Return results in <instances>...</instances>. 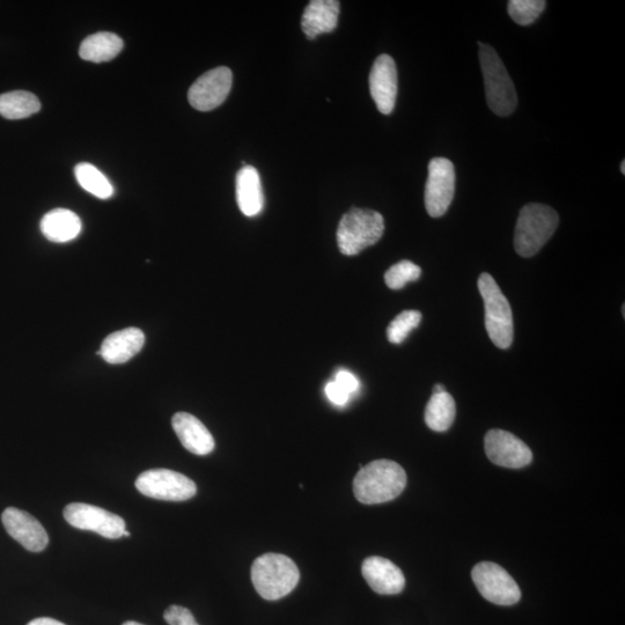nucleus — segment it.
Instances as JSON below:
<instances>
[{"mask_svg": "<svg viewBox=\"0 0 625 625\" xmlns=\"http://www.w3.org/2000/svg\"><path fill=\"white\" fill-rule=\"evenodd\" d=\"M2 521L6 532L14 540L18 541L22 547L33 551V553H41V551L47 548L49 543L48 533L40 524V521L36 520L31 514L16 509V507H9V509L3 512Z\"/></svg>", "mask_w": 625, "mask_h": 625, "instance_id": "ddd939ff", "label": "nucleus"}, {"mask_svg": "<svg viewBox=\"0 0 625 625\" xmlns=\"http://www.w3.org/2000/svg\"><path fill=\"white\" fill-rule=\"evenodd\" d=\"M560 224L558 213L540 203L527 204L519 213L514 248L522 257H532L547 244Z\"/></svg>", "mask_w": 625, "mask_h": 625, "instance_id": "7ed1b4c3", "label": "nucleus"}, {"mask_svg": "<svg viewBox=\"0 0 625 625\" xmlns=\"http://www.w3.org/2000/svg\"><path fill=\"white\" fill-rule=\"evenodd\" d=\"M621 172L623 175H625V161L624 160L622 161V164H621Z\"/></svg>", "mask_w": 625, "mask_h": 625, "instance_id": "72a5a7b5", "label": "nucleus"}, {"mask_svg": "<svg viewBox=\"0 0 625 625\" xmlns=\"http://www.w3.org/2000/svg\"><path fill=\"white\" fill-rule=\"evenodd\" d=\"M145 344V335L141 329L127 328L110 334L101 345L99 355L108 364L119 365L129 362Z\"/></svg>", "mask_w": 625, "mask_h": 625, "instance_id": "f3484780", "label": "nucleus"}, {"mask_svg": "<svg viewBox=\"0 0 625 625\" xmlns=\"http://www.w3.org/2000/svg\"><path fill=\"white\" fill-rule=\"evenodd\" d=\"M546 6L543 0H511L509 14L518 25L529 26L540 18Z\"/></svg>", "mask_w": 625, "mask_h": 625, "instance_id": "393cba45", "label": "nucleus"}, {"mask_svg": "<svg viewBox=\"0 0 625 625\" xmlns=\"http://www.w3.org/2000/svg\"><path fill=\"white\" fill-rule=\"evenodd\" d=\"M63 514L72 527L98 533L106 539H120L125 531V521L120 516L98 506L72 503Z\"/></svg>", "mask_w": 625, "mask_h": 625, "instance_id": "9d476101", "label": "nucleus"}, {"mask_svg": "<svg viewBox=\"0 0 625 625\" xmlns=\"http://www.w3.org/2000/svg\"><path fill=\"white\" fill-rule=\"evenodd\" d=\"M370 91L381 114L393 113L397 97V70L393 58L380 55L370 73Z\"/></svg>", "mask_w": 625, "mask_h": 625, "instance_id": "4468645a", "label": "nucleus"}, {"mask_svg": "<svg viewBox=\"0 0 625 625\" xmlns=\"http://www.w3.org/2000/svg\"><path fill=\"white\" fill-rule=\"evenodd\" d=\"M407 474L391 460H377L360 467L354 481V492L360 503L367 505L391 502L406 489Z\"/></svg>", "mask_w": 625, "mask_h": 625, "instance_id": "f257e3e1", "label": "nucleus"}, {"mask_svg": "<svg viewBox=\"0 0 625 625\" xmlns=\"http://www.w3.org/2000/svg\"><path fill=\"white\" fill-rule=\"evenodd\" d=\"M232 82V71L225 66L204 73L190 87L189 104L200 112H210L216 109L229 97Z\"/></svg>", "mask_w": 625, "mask_h": 625, "instance_id": "9b49d317", "label": "nucleus"}, {"mask_svg": "<svg viewBox=\"0 0 625 625\" xmlns=\"http://www.w3.org/2000/svg\"><path fill=\"white\" fill-rule=\"evenodd\" d=\"M455 414L457 407L451 394H433L425 409V423L433 431L445 432L451 428Z\"/></svg>", "mask_w": 625, "mask_h": 625, "instance_id": "4be33fe9", "label": "nucleus"}, {"mask_svg": "<svg viewBox=\"0 0 625 625\" xmlns=\"http://www.w3.org/2000/svg\"><path fill=\"white\" fill-rule=\"evenodd\" d=\"M82 220L68 209H55L41 220V232L51 242L65 244L82 232Z\"/></svg>", "mask_w": 625, "mask_h": 625, "instance_id": "aec40b11", "label": "nucleus"}, {"mask_svg": "<svg viewBox=\"0 0 625 625\" xmlns=\"http://www.w3.org/2000/svg\"><path fill=\"white\" fill-rule=\"evenodd\" d=\"M484 447L489 460L500 467L524 468L533 460V453L524 441L504 430L489 431Z\"/></svg>", "mask_w": 625, "mask_h": 625, "instance_id": "f8f14e48", "label": "nucleus"}, {"mask_svg": "<svg viewBox=\"0 0 625 625\" xmlns=\"http://www.w3.org/2000/svg\"><path fill=\"white\" fill-rule=\"evenodd\" d=\"M362 573L366 583L378 594H399L406 586V578L399 566L384 557L366 558L362 565Z\"/></svg>", "mask_w": 625, "mask_h": 625, "instance_id": "2eb2a0df", "label": "nucleus"}, {"mask_svg": "<svg viewBox=\"0 0 625 625\" xmlns=\"http://www.w3.org/2000/svg\"><path fill=\"white\" fill-rule=\"evenodd\" d=\"M27 625H65L60 621H56L54 619H48V617H41V619L33 620L29 622Z\"/></svg>", "mask_w": 625, "mask_h": 625, "instance_id": "7c9ffc66", "label": "nucleus"}, {"mask_svg": "<svg viewBox=\"0 0 625 625\" xmlns=\"http://www.w3.org/2000/svg\"><path fill=\"white\" fill-rule=\"evenodd\" d=\"M446 392V389L443 385H436L435 388H433V394H440V393H444Z\"/></svg>", "mask_w": 625, "mask_h": 625, "instance_id": "2f4dec72", "label": "nucleus"}, {"mask_svg": "<svg viewBox=\"0 0 625 625\" xmlns=\"http://www.w3.org/2000/svg\"><path fill=\"white\" fill-rule=\"evenodd\" d=\"M455 194V168L451 160L435 158L429 164L425 208L432 218L444 216Z\"/></svg>", "mask_w": 625, "mask_h": 625, "instance_id": "1a4fd4ad", "label": "nucleus"}, {"mask_svg": "<svg viewBox=\"0 0 625 625\" xmlns=\"http://www.w3.org/2000/svg\"><path fill=\"white\" fill-rule=\"evenodd\" d=\"M422 321V314L418 311H404L397 315L387 328L388 341L400 344L415 330Z\"/></svg>", "mask_w": 625, "mask_h": 625, "instance_id": "a878e982", "label": "nucleus"}, {"mask_svg": "<svg viewBox=\"0 0 625 625\" xmlns=\"http://www.w3.org/2000/svg\"><path fill=\"white\" fill-rule=\"evenodd\" d=\"M130 535H131L130 532H128L127 529H125L123 536H130Z\"/></svg>", "mask_w": 625, "mask_h": 625, "instance_id": "f704fd0d", "label": "nucleus"}, {"mask_svg": "<svg viewBox=\"0 0 625 625\" xmlns=\"http://www.w3.org/2000/svg\"><path fill=\"white\" fill-rule=\"evenodd\" d=\"M300 572L290 557L264 554L252 566V582L263 599L275 601L289 595L297 587Z\"/></svg>", "mask_w": 625, "mask_h": 625, "instance_id": "f03ea898", "label": "nucleus"}, {"mask_svg": "<svg viewBox=\"0 0 625 625\" xmlns=\"http://www.w3.org/2000/svg\"><path fill=\"white\" fill-rule=\"evenodd\" d=\"M41 102L27 91H13L0 95V115L7 120H21L39 113Z\"/></svg>", "mask_w": 625, "mask_h": 625, "instance_id": "5701e85b", "label": "nucleus"}, {"mask_svg": "<svg viewBox=\"0 0 625 625\" xmlns=\"http://www.w3.org/2000/svg\"><path fill=\"white\" fill-rule=\"evenodd\" d=\"M237 202L247 217L260 215L264 207V195L259 172L253 166H244L237 175Z\"/></svg>", "mask_w": 625, "mask_h": 625, "instance_id": "6ab92c4d", "label": "nucleus"}, {"mask_svg": "<svg viewBox=\"0 0 625 625\" xmlns=\"http://www.w3.org/2000/svg\"><path fill=\"white\" fill-rule=\"evenodd\" d=\"M479 290L484 300L485 328L490 340L499 349H509L513 342V316L509 300L499 289L494 277L482 274Z\"/></svg>", "mask_w": 625, "mask_h": 625, "instance_id": "423d86ee", "label": "nucleus"}, {"mask_svg": "<svg viewBox=\"0 0 625 625\" xmlns=\"http://www.w3.org/2000/svg\"><path fill=\"white\" fill-rule=\"evenodd\" d=\"M338 384L347 389V391L354 396L360 387L359 380L355 377L354 374L347 370L338 371L335 375V379Z\"/></svg>", "mask_w": 625, "mask_h": 625, "instance_id": "c756f323", "label": "nucleus"}, {"mask_svg": "<svg viewBox=\"0 0 625 625\" xmlns=\"http://www.w3.org/2000/svg\"><path fill=\"white\" fill-rule=\"evenodd\" d=\"M326 395L330 402L337 407H344L350 400L352 395L335 380L328 382L325 388Z\"/></svg>", "mask_w": 625, "mask_h": 625, "instance_id": "c85d7f7f", "label": "nucleus"}, {"mask_svg": "<svg viewBox=\"0 0 625 625\" xmlns=\"http://www.w3.org/2000/svg\"><path fill=\"white\" fill-rule=\"evenodd\" d=\"M123 625H144V624H141L135 621H128V622H125Z\"/></svg>", "mask_w": 625, "mask_h": 625, "instance_id": "473e14b6", "label": "nucleus"}, {"mask_svg": "<svg viewBox=\"0 0 625 625\" xmlns=\"http://www.w3.org/2000/svg\"><path fill=\"white\" fill-rule=\"evenodd\" d=\"M136 488L146 497L167 502H185L197 494L194 481L168 469L147 470L138 476Z\"/></svg>", "mask_w": 625, "mask_h": 625, "instance_id": "0eeeda50", "label": "nucleus"}, {"mask_svg": "<svg viewBox=\"0 0 625 625\" xmlns=\"http://www.w3.org/2000/svg\"><path fill=\"white\" fill-rule=\"evenodd\" d=\"M173 429L187 451L196 455H208L215 450V439L200 419L188 413L175 414Z\"/></svg>", "mask_w": 625, "mask_h": 625, "instance_id": "dca6fc26", "label": "nucleus"}, {"mask_svg": "<svg viewBox=\"0 0 625 625\" xmlns=\"http://www.w3.org/2000/svg\"><path fill=\"white\" fill-rule=\"evenodd\" d=\"M340 5L337 0H313L307 5L301 27L308 39L315 40L321 34L334 31L340 16Z\"/></svg>", "mask_w": 625, "mask_h": 625, "instance_id": "a211bd4d", "label": "nucleus"}, {"mask_svg": "<svg viewBox=\"0 0 625 625\" xmlns=\"http://www.w3.org/2000/svg\"><path fill=\"white\" fill-rule=\"evenodd\" d=\"M422 275V269L411 261H401L389 268L385 274V282L389 289L400 290L408 283L415 282Z\"/></svg>", "mask_w": 625, "mask_h": 625, "instance_id": "bb28decb", "label": "nucleus"}, {"mask_svg": "<svg viewBox=\"0 0 625 625\" xmlns=\"http://www.w3.org/2000/svg\"><path fill=\"white\" fill-rule=\"evenodd\" d=\"M124 47L120 36L109 32L95 33L88 36L79 49L83 60L93 63H104L114 60Z\"/></svg>", "mask_w": 625, "mask_h": 625, "instance_id": "412c9836", "label": "nucleus"}, {"mask_svg": "<svg viewBox=\"0 0 625 625\" xmlns=\"http://www.w3.org/2000/svg\"><path fill=\"white\" fill-rule=\"evenodd\" d=\"M472 578L482 597L492 604L512 606L521 599V591L516 580L496 563L477 564L472 571Z\"/></svg>", "mask_w": 625, "mask_h": 625, "instance_id": "6e6552de", "label": "nucleus"}, {"mask_svg": "<svg viewBox=\"0 0 625 625\" xmlns=\"http://www.w3.org/2000/svg\"><path fill=\"white\" fill-rule=\"evenodd\" d=\"M385 220L379 212L352 208L342 217L337 230V244L341 253L354 256L381 239Z\"/></svg>", "mask_w": 625, "mask_h": 625, "instance_id": "39448f33", "label": "nucleus"}, {"mask_svg": "<svg viewBox=\"0 0 625 625\" xmlns=\"http://www.w3.org/2000/svg\"><path fill=\"white\" fill-rule=\"evenodd\" d=\"M479 47L489 108L498 116H510L518 106L516 87L496 50L482 42L479 43Z\"/></svg>", "mask_w": 625, "mask_h": 625, "instance_id": "20e7f679", "label": "nucleus"}, {"mask_svg": "<svg viewBox=\"0 0 625 625\" xmlns=\"http://www.w3.org/2000/svg\"><path fill=\"white\" fill-rule=\"evenodd\" d=\"M165 621L169 625H200L190 610L181 606H171L165 610Z\"/></svg>", "mask_w": 625, "mask_h": 625, "instance_id": "cd10ccee", "label": "nucleus"}, {"mask_svg": "<svg viewBox=\"0 0 625 625\" xmlns=\"http://www.w3.org/2000/svg\"><path fill=\"white\" fill-rule=\"evenodd\" d=\"M76 179L80 186L100 200H108L114 195L112 183L99 169L91 164L82 163L75 168Z\"/></svg>", "mask_w": 625, "mask_h": 625, "instance_id": "b1692460", "label": "nucleus"}]
</instances>
